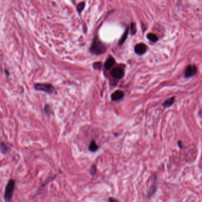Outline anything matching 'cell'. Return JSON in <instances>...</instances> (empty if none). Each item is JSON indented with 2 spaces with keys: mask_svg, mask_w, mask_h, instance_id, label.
I'll return each mask as SVG.
<instances>
[{
  "mask_svg": "<svg viewBox=\"0 0 202 202\" xmlns=\"http://www.w3.org/2000/svg\"><path fill=\"white\" fill-rule=\"evenodd\" d=\"M174 100H175V97H173L170 99H168L166 101L164 102V103L163 104V106L165 108L168 107H170L174 103Z\"/></svg>",
  "mask_w": 202,
  "mask_h": 202,
  "instance_id": "11",
  "label": "cell"
},
{
  "mask_svg": "<svg viewBox=\"0 0 202 202\" xmlns=\"http://www.w3.org/2000/svg\"><path fill=\"white\" fill-rule=\"evenodd\" d=\"M146 49L147 47L145 44L139 43L135 47V52L139 55H142L146 52Z\"/></svg>",
  "mask_w": 202,
  "mask_h": 202,
  "instance_id": "6",
  "label": "cell"
},
{
  "mask_svg": "<svg viewBox=\"0 0 202 202\" xmlns=\"http://www.w3.org/2000/svg\"><path fill=\"white\" fill-rule=\"evenodd\" d=\"M101 66H102V64L100 62H97L93 64V67L96 69H99V70L101 69Z\"/></svg>",
  "mask_w": 202,
  "mask_h": 202,
  "instance_id": "16",
  "label": "cell"
},
{
  "mask_svg": "<svg viewBox=\"0 0 202 202\" xmlns=\"http://www.w3.org/2000/svg\"><path fill=\"white\" fill-rule=\"evenodd\" d=\"M99 146L96 144L95 140H92L89 146V150L91 152L97 151L99 150Z\"/></svg>",
  "mask_w": 202,
  "mask_h": 202,
  "instance_id": "10",
  "label": "cell"
},
{
  "mask_svg": "<svg viewBox=\"0 0 202 202\" xmlns=\"http://www.w3.org/2000/svg\"><path fill=\"white\" fill-rule=\"evenodd\" d=\"M10 150V148L6 143L2 142H0V152L2 154H6Z\"/></svg>",
  "mask_w": 202,
  "mask_h": 202,
  "instance_id": "9",
  "label": "cell"
},
{
  "mask_svg": "<svg viewBox=\"0 0 202 202\" xmlns=\"http://www.w3.org/2000/svg\"><path fill=\"white\" fill-rule=\"evenodd\" d=\"M111 76L115 79H121L125 75L124 71L120 68H114L111 71Z\"/></svg>",
  "mask_w": 202,
  "mask_h": 202,
  "instance_id": "5",
  "label": "cell"
},
{
  "mask_svg": "<svg viewBox=\"0 0 202 202\" xmlns=\"http://www.w3.org/2000/svg\"><path fill=\"white\" fill-rule=\"evenodd\" d=\"M34 88L37 91H43L49 94H52L55 91V87L52 84L47 83H36L35 84Z\"/></svg>",
  "mask_w": 202,
  "mask_h": 202,
  "instance_id": "3",
  "label": "cell"
},
{
  "mask_svg": "<svg viewBox=\"0 0 202 202\" xmlns=\"http://www.w3.org/2000/svg\"><path fill=\"white\" fill-rule=\"evenodd\" d=\"M115 64V60L113 57L110 56L109 57L106 61V62L104 63V67L106 69L109 70L110 69H111L114 66V65Z\"/></svg>",
  "mask_w": 202,
  "mask_h": 202,
  "instance_id": "8",
  "label": "cell"
},
{
  "mask_svg": "<svg viewBox=\"0 0 202 202\" xmlns=\"http://www.w3.org/2000/svg\"><path fill=\"white\" fill-rule=\"evenodd\" d=\"M84 7H85V2H81L79 3L77 5V7H76L78 12L79 13H81L82 12V10H84Z\"/></svg>",
  "mask_w": 202,
  "mask_h": 202,
  "instance_id": "14",
  "label": "cell"
},
{
  "mask_svg": "<svg viewBox=\"0 0 202 202\" xmlns=\"http://www.w3.org/2000/svg\"><path fill=\"white\" fill-rule=\"evenodd\" d=\"M14 187H15V182L13 180H10L6 187H5V193H4V200L6 202H8L12 200V196H13V191L14 190Z\"/></svg>",
  "mask_w": 202,
  "mask_h": 202,
  "instance_id": "2",
  "label": "cell"
},
{
  "mask_svg": "<svg viewBox=\"0 0 202 202\" xmlns=\"http://www.w3.org/2000/svg\"><path fill=\"white\" fill-rule=\"evenodd\" d=\"M106 50V46L99 39V38H95L90 48L91 52L95 55H101L104 53Z\"/></svg>",
  "mask_w": 202,
  "mask_h": 202,
  "instance_id": "1",
  "label": "cell"
},
{
  "mask_svg": "<svg viewBox=\"0 0 202 202\" xmlns=\"http://www.w3.org/2000/svg\"><path fill=\"white\" fill-rule=\"evenodd\" d=\"M178 144H179V146L180 147V148H182V145H181V142H180V141H178Z\"/></svg>",
  "mask_w": 202,
  "mask_h": 202,
  "instance_id": "17",
  "label": "cell"
},
{
  "mask_svg": "<svg viewBox=\"0 0 202 202\" xmlns=\"http://www.w3.org/2000/svg\"><path fill=\"white\" fill-rule=\"evenodd\" d=\"M197 72V68L194 65H188L184 72V76L186 78H190L193 76H195Z\"/></svg>",
  "mask_w": 202,
  "mask_h": 202,
  "instance_id": "4",
  "label": "cell"
},
{
  "mask_svg": "<svg viewBox=\"0 0 202 202\" xmlns=\"http://www.w3.org/2000/svg\"><path fill=\"white\" fill-rule=\"evenodd\" d=\"M136 32V25L134 22L131 23L130 24V33L132 35H134Z\"/></svg>",
  "mask_w": 202,
  "mask_h": 202,
  "instance_id": "15",
  "label": "cell"
},
{
  "mask_svg": "<svg viewBox=\"0 0 202 202\" xmlns=\"http://www.w3.org/2000/svg\"><path fill=\"white\" fill-rule=\"evenodd\" d=\"M128 32H129V30L128 29H127L126 30V32H125V33L123 34V35L122 36V37L121 38V39L119 41V45H122L123 44V43L125 42V40H126L127 37V35H128Z\"/></svg>",
  "mask_w": 202,
  "mask_h": 202,
  "instance_id": "13",
  "label": "cell"
},
{
  "mask_svg": "<svg viewBox=\"0 0 202 202\" xmlns=\"http://www.w3.org/2000/svg\"><path fill=\"white\" fill-rule=\"evenodd\" d=\"M125 96L124 93L121 90H117L114 91L111 96L112 100L114 101H118L123 98Z\"/></svg>",
  "mask_w": 202,
  "mask_h": 202,
  "instance_id": "7",
  "label": "cell"
},
{
  "mask_svg": "<svg viewBox=\"0 0 202 202\" xmlns=\"http://www.w3.org/2000/svg\"><path fill=\"white\" fill-rule=\"evenodd\" d=\"M146 37L148 38V39L152 42H156L158 40V38L157 37V36L153 33H148Z\"/></svg>",
  "mask_w": 202,
  "mask_h": 202,
  "instance_id": "12",
  "label": "cell"
}]
</instances>
